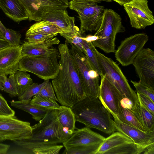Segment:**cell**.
<instances>
[{
  "label": "cell",
  "instance_id": "1",
  "mask_svg": "<svg viewBox=\"0 0 154 154\" xmlns=\"http://www.w3.org/2000/svg\"><path fill=\"white\" fill-rule=\"evenodd\" d=\"M58 48L60 58V69L51 83L58 102L61 105L72 108L87 96L68 44H60Z\"/></svg>",
  "mask_w": 154,
  "mask_h": 154
},
{
  "label": "cell",
  "instance_id": "2",
  "mask_svg": "<svg viewBox=\"0 0 154 154\" xmlns=\"http://www.w3.org/2000/svg\"><path fill=\"white\" fill-rule=\"evenodd\" d=\"M76 121L110 134L117 131L111 114L98 98L86 97L72 108Z\"/></svg>",
  "mask_w": 154,
  "mask_h": 154
},
{
  "label": "cell",
  "instance_id": "3",
  "mask_svg": "<svg viewBox=\"0 0 154 154\" xmlns=\"http://www.w3.org/2000/svg\"><path fill=\"white\" fill-rule=\"evenodd\" d=\"M32 128L31 138L16 141L14 143L58 144L71 136L60 122L56 109H48L45 116Z\"/></svg>",
  "mask_w": 154,
  "mask_h": 154
},
{
  "label": "cell",
  "instance_id": "4",
  "mask_svg": "<svg viewBox=\"0 0 154 154\" xmlns=\"http://www.w3.org/2000/svg\"><path fill=\"white\" fill-rule=\"evenodd\" d=\"M125 31L120 16L111 9H105L100 26L94 35L97 39L92 43L105 53L114 52L117 34Z\"/></svg>",
  "mask_w": 154,
  "mask_h": 154
},
{
  "label": "cell",
  "instance_id": "5",
  "mask_svg": "<svg viewBox=\"0 0 154 154\" xmlns=\"http://www.w3.org/2000/svg\"><path fill=\"white\" fill-rule=\"evenodd\" d=\"M95 52L102 75H104L121 94L130 99L135 109L140 106L137 94L131 88L128 81L116 62L98 51Z\"/></svg>",
  "mask_w": 154,
  "mask_h": 154
},
{
  "label": "cell",
  "instance_id": "6",
  "mask_svg": "<svg viewBox=\"0 0 154 154\" xmlns=\"http://www.w3.org/2000/svg\"><path fill=\"white\" fill-rule=\"evenodd\" d=\"M59 57L58 51L43 56L22 57L19 61V69L34 74L45 81L53 79L59 70Z\"/></svg>",
  "mask_w": 154,
  "mask_h": 154
},
{
  "label": "cell",
  "instance_id": "7",
  "mask_svg": "<svg viewBox=\"0 0 154 154\" xmlns=\"http://www.w3.org/2000/svg\"><path fill=\"white\" fill-rule=\"evenodd\" d=\"M69 7L78 14L82 35L86 31H96L101 25L105 9L97 3L86 0H71Z\"/></svg>",
  "mask_w": 154,
  "mask_h": 154
},
{
  "label": "cell",
  "instance_id": "8",
  "mask_svg": "<svg viewBox=\"0 0 154 154\" xmlns=\"http://www.w3.org/2000/svg\"><path fill=\"white\" fill-rule=\"evenodd\" d=\"M70 44L71 52L77 66L78 73L86 96L98 98L99 74L92 68L85 55L73 45Z\"/></svg>",
  "mask_w": 154,
  "mask_h": 154
},
{
  "label": "cell",
  "instance_id": "9",
  "mask_svg": "<svg viewBox=\"0 0 154 154\" xmlns=\"http://www.w3.org/2000/svg\"><path fill=\"white\" fill-rule=\"evenodd\" d=\"M0 135L5 140L14 141L30 139L32 136L29 122L14 116H0Z\"/></svg>",
  "mask_w": 154,
  "mask_h": 154
},
{
  "label": "cell",
  "instance_id": "10",
  "mask_svg": "<svg viewBox=\"0 0 154 154\" xmlns=\"http://www.w3.org/2000/svg\"><path fill=\"white\" fill-rule=\"evenodd\" d=\"M148 40V35L144 33L136 34L125 38L115 51L116 60L123 66L132 64Z\"/></svg>",
  "mask_w": 154,
  "mask_h": 154
},
{
  "label": "cell",
  "instance_id": "11",
  "mask_svg": "<svg viewBox=\"0 0 154 154\" xmlns=\"http://www.w3.org/2000/svg\"><path fill=\"white\" fill-rule=\"evenodd\" d=\"M23 7L29 21H40L50 12L58 9H67L68 0H18Z\"/></svg>",
  "mask_w": 154,
  "mask_h": 154
},
{
  "label": "cell",
  "instance_id": "12",
  "mask_svg": "<svg viewBox=\"0 0 154 154\" xmlns=\"http://www.w3.org/2000/svg\"><path fill=\"white\" fill-rule=\"evenodd\" d=\"M123 6L132 27L144 29L154 23V17L147 0H135Z\"/></svg>",
  "mask_w": 154,
  "mask_h": 154
},
{
  "label": "cell",
  "instance_id": "13",
  "mask_svg": "<svg viewBox=\"0 0 154 154\" xmlns=\"http://www.w3.org/2000/svg\"><path fill=\"white\" fill-rule=\"evenodd\" d=\"M140 79L139 82L154 89V52L143 48L132 64Z\"/></svg>",
  "mask_w": 154,
  "mask_h": 154
},
{
  "label": "cell",
  "instance_id": "14",
  "mask_svg": "<svg viewBox=\"0 0 154 154\" xmlns=\"http://www.w3.org/2000/svg\"><path fill=\"white\" fill-rule=\"evenodd\" d=\"M100 77L98 98L113 117L117 118L120 101L125 97L105 75Z\"/></svg>",
  "mask_w": 154,
  "mask_h": 154
},
{
  "label": "cell",
  "instance_id": "15",
  "mask_svg": "<svg viewBox=\"0 0 154 154\" xmlns=\"http://www.w3.org/2000/svg\"><path fill=\"white\" fill-rule=\"evenodd\" d=\"M21 45L10 46L0 51V74L7 76L19 70Z\"/></svg>",
  "mask_w": 154,
  "mask_h": 154
},
{
  "label": "cell",
  "instance_id": "16",
  "mask_svg": "<svg viewBox=\"0 0 154 154\" xmlns=\"http://www.w3.org/2000/svg\"><path fill=\"white\" fill-rule=\"evenodd\" d=\"M105 138L85 127L74 131L71 136L62 143L65 148L71 146L101 144Z\"/></svg>",
  "mask_w": 154,
  "mask_h": 154
},
{
  "label": "cell",
  "instance_id": "17",
  "mask_svg": "<svg viewBox=\"0 0 154 154\" xmlns=\"http://www.w3.org/2000/svg\"><path fill=\"white\" fill-rule=\"evenodd\" d=\"M113 117L115 126L117 131L130 138L134 143L144 147H147L154 143V131H143L122 122L115 117Z\"/></svg>",
  "mask_w": 154,
  "mask_h": 154
},
{
  "label": "cell",
  "instance_id": "18",
  "mask_svg": "<svg viewBox=\"0 0 154 154\" xmlns=\"http://www.w3.org/2000/svg\"><path fill=\"white\" fill-rule=\"evenodd\" d=\"M60 42L57 37H54L42 43H32L24 42L21 45L22 57H34L49 54L58 51L56 48H52L54 45L58 44Z\"/></svg>",
  "mask_w": 154,
  "mask_h": 154
},
{
  "label": "cell",
  "instance_id": "19",
  "mask_svg": "<svg viewBox=\"0 0 154 154\" xmlns=\"http://www.w3.org/2000/svg\"><path fill=\"white\" fill-rule=\"evenodd\" d=\"M42 20L51 23L66 33L72 32L75 25V18L69 15L66 9L53 11L48 14Z\"/></svg>",
  "mask_w": 154,
  "mask_h": 154
},
{
  "label": "cell",
  "instance_id": "20",
  "mask_svg": "<svg viewBox=\"0 0 154 154\" xmlns=\"http://www.w3.org/2000/svg\"><path fill=\"white\" fill-rule=\"evenodd\" d=\"M0 8L9 18L18 23L28 19L26 10L18 0H0Z\"/></svg>",
  "mask_w": 154,
  "mask_h": 154
},
{
  "label": "cell",
  "instance_id": "21",
  "mask_svg": "<svg viewBox=\"0 0 154 154\" xmlns=\"http://www.w3.org/2000/svg\"><path fill=\"white\" fill-rule=\"evenodd\" d=\"M134 142L129 137L119 132H114L106 138L101 144L96 154H106L109 150L123 144Z\"/></svg>",
  "mask_w": 154,
  "mask_h": 154
},
{
  "label": "cell",
  "instance_id": "22",
  "mask_svg": "<svg viewBox=\"0 0 154 154\" xmlns=\"http://www.w3.org/2000/svg\"><path fill=\"white\" fill-rule=\"evenodd\" d=\"M58 119L65 131L71 135L75 128V115L72 108L64 106H60L57 109Z\"/></svg>",
  "mask_w": 154,
  "mask_h": 154
},
{
  "label": "cell",
  "instance_id": "23",
  "mask_svg": "<svg viewBox=\"0 0 154 154\" xmlns=\"http://www.w3.org/2000/svg\"><path fill=\"white\" fill-rule=\"evenodd\" d=\"M31 100L18 101L12 100L10 102L12 106L28 112L32 116V119L39 121L45 116L48 110L31 104Z\"/></svg>",
  "mask_w": 154,
  "mask_h": 154
},
{
  "label": "cell",
  "instance_id": "24",
  "mask_svg": "<svg viewBox=\"0 0 154 154\" xmlns=\"http://www.w3.org/2000/svg\"><path fill=\"white\" fill-rule=\"evenodd\" d=\"M64 32L60 28L51 23L42 20L36 22L31 26L25 34H58Z\"/></svg>",
  "mask_w": 154,
  "mask_h": 154
},
{
  "label": "cell",
  "instance_id": "25",
  "mask_svg": "<svg viewBox=\"0 0 154 154\" xmlns=\"http://www.w3.org/2000/svg\"><path fill=\"white\" fill-rule=\"evenodd\" d=\"M139 102L140 106L132 112L146 132H153L154 115L147 110L140 101Z\"/></svg>",
  "mask_w": 154,
  "mask_h": 154
},
{
  "label": "cell",
  "instance_id": "26",
  "mask_svg": "<svg viewBox=\"0 0 154 154\" xmlns=\"http://www.w3.org/2000/svg\"><path fill=\"white\" fill-rule=\"evenodd\" d=\"M116 118L123 123L136 128L143 131L146 132L132 112L129 109L122 106L120 103Z\"/></svg>",
  "mask_w": 154,
  "mask_h": 154
},
{
  "label": "cell",
  "instance_id": "27",
  "mask_svg": "<svg viewBox=\"0 0 154 154\" xmlns=\"http://www.w3.org/2000/svg\"><path fill=\"white\" fill-rule=\"evenodd\" d=\"M146 147L139 145L134 142L126 143L109 150L106 154H143Z\"/></svg>",
  "mask_w": 154,
  "mask_h": 154
},
{
  "label": "cell",
  "instance_id": "28",
  "mask_svg": "<svg viewBox=\"0 0 154 154\" xmlns=\"http://www.w3.org/2000/svg\"><path fill=\"white\" fill-rule=\"evenodd\" d=\"M81 42L85 49V54L88 61L93 69L98 72L100 76L102 73L96 53L95 47L91 42H88L82 39Z\"/></svg>",
  "mask_w": 154,
  "mask_h": 154
},
{
  "label": "cell",
  "instance_id": "29",
  "mask_svg": "<svg viewBox=\"0 0 154 154\" xmlns=\"http://www.w3.org/2000/svg\"><path fill=\"white\" fill-rule=\"evenodd\" d=\"M14 77L19 95L33 83L30 75L24 71H17L14 73Z\"/></svg>",
  "mask_w": 154,
  "mask_h": 154
},
{
  "label": "cell",
  "instance_id": "30",
  "mask_svg": "<svg viewBox=\"0 0 154 154\" xmlns=\"http://www.w3.org/2000/svg\"><path fill=\"white\" fill-rule=\"evenodd\" d=\"M59 34L61 36L64 38L69 44H72L84 54H85V49L81 42L82 34L80 29L78 26L75 25L71 32H63Z\"/></svg>",
  "mask_w": 154,
  "mask_h": 154
},
{
  "label": "cell",
  "instance_id": "31",
  "mask_svg": "<svg viewBox=\"0 0 154 154\" xmlns=\"http://www.w3.org/2000/svg\"><path fill=\"white\" fill-rule=\"evenodd\" d=\"M55 100L50 98L36 95L30 101L31 104L48 110L58 109L60 106Z\"/></svg>",
  "mask_w": 154,
  "mask_h": 154
},
{
  "label": "cell",
  "instance_id": "32",
  "mask_svg": "<svg viewBox=\"0 0 154 154\" xmlns=\"http://www.w3.org/2000/svg\"><path fill=\"white\" fill-rule=\"evenodd\" d=\"M101 144L87 146H73L66 148L63 153L66 154H96Z\"/></svg>",
  "mask_w": 154,
  "mask_h": 154
},
{
  "label": "cell",
  "instance_id": "33",
  "mask_svg": "<svg viewBox=\"0 0 154 154\" xmlns=\"http://www.w3.org/2000/svg\"><path fill=\"white\" fill-rule=\"evenodd\" d=\"M47 82L45 80L43 82L38 84V83H33L21 94L18 96L19 100H31V98L36 95Z\"/></svg>",
  "mask_w": 154,
  "mask_h": 154
},
{
  "label": "cell",
  "instance_id": "34",
  "mask_svg": "<svg viewBox=\"0 0 154 154\" xmlns=\"http://www.w3.org/2000/svg\"><path fill=\"white\" fill-rule=\"evenodd\" d=\"M2 33L5 39L12 46H17L20 45V38L21 35L19 32L12 29L5 28Z\"/></svg>",
  "mask_w": 154,
  "mask_h": 154
},
{
  "label": "cell",
  "instance_id": "35",
  "mask_svg": "<svg viewBox=\"0 0 154 154\" xmlns=\"http://www.w3.org/2000/svg\"><path fill=\"white\" fill-rule=\"evenodd\" d=\"M14 74L10 75L8 78H6L3 85V91L8 93L11 97H18L19 95L14 79Z\"/></svg>",
  "mask_w": 154,
  "mask_h": 154
},
{
  "label": "cell",
  "instance_id": "36",
  "mask_svg": "<svg viewBox=\"0 0 154 154\" xmlns=\"http://www.w3.org/2000/svg\"><path fill=\"white\" fill-rule=\"evenodd\" d=\"M137 94H142L149 97L154 102V89L142 83L131 80Z\"/></svg>",
  "mask_w": 154,
  "mask_h": 154
},
{
  "label": "cell",
  "instance_id": "37",
  "mask_svg": "<svg viewBox=\"0 0 154 154\" xmlns=\"http://www.w3.org/2000/svg\"><path fill=\"white\" fill-rule=\"evenodd\" d=\"M58 34H25V39L26 41L32 43H42L46 41L53 38Z\"/></svg>",
  "mask_w": 154,
  "mask_h": 154
},
{
  "label": "cell",
  "instance_id": "38",
  "mask_svg": "<svg viewBox=\"0 0 154 154\" xmlns=\"http://www.w3.org/2000/svg\"><path fill=\"white\" fill-rule=\"evenodd\" d=\"M36 95L52 98L58 101L52 83L49 79L47 80L45 84Z\"/></svg>",
  "mask_w": 154,
  "mask_h": 154
},
{
  "label": "cell",
  "instance_id": "39",
  "mask_svg": "<svg viewBox=\"0 0 154 154\" xmlns=\"http://www.w3.org/2000/svg\"><path fill=\"white\" fill-rule=\"evenodd\" d=\"M15 111L8 105L7 101L0 94V116H14Z\"/></svg>",
  "mask_w": 154,
  "mask_h": 154
},
{
  "label": "cell",
  "instance_id": "40",
  "mask_svg": "<svg viewBox=\"0 0 154 154\" xmlns=\"http://www.w3.org/2000/svg\"><path fill=\"white\" fill-rule=\"evenodd\" d=\"M137 94L139 101L147 110L154 115V102L149 97L143 94Z\"/></svg>",
  "mask_w": 154,
  "mask_h": 154
},
{
  "label": "cell",
  "instance_id": "41",
  "mask_svg": "<svg viewBox=\"0 0 154 154\" xmlns=\"http://www.w3.org/2000/svg\"><path fill=\"white\" fill-rule=\"evenodd\" d=\"M120 105L123 108L128 109L134 112L135 109L132 101L126 97L122 98L120 101Z\"/></svg>",
  "mask_w": 154,
  "mask_h": 154
},
{
  "label": "cell",
  "instance_id": "42",
  "mask_svg": "<svg viewBox=\"0 0 154 154\" xmlns=\"http://www.w3.org/2000/svg\"><path fill=\"white\" fill-rule=\"evenodd\" d=\"M143 154H154V143L151 144L145 149Z\"/></svg>",
  "mask_w": 154,
  "mask_h": 154
},
{
  "label": "cell",
  "instance_id": "43",
  "mask_svg": "<svg viewBox=\"0 0 154 154\" xmlns=\"http://www.w3.org/2000/svg\"><path fill=\"white\" fill-rule=\"evenodd\" d=\"M10 147L9 145L0 143V154L7 153Z\"/></svg>",
  "mask_w": 154,
  "mask_h": 154
},
{
  "label": "cell",
  "instance_id": "44",
  "mask_svg": "<svg viewBox=\"0 0 154 154\" xmlns=\"http://www.w3.org/2000/svg\"><path fill=\"white\" fill-rule=\"evenodd\" d=\"M10 46H12L6 40L0 37V51L5 48Z\"/></svg>",
  "mask_w": 154,
  "mask_h": 154
},
{
  "label": "cell",
  "instance_id": "45",
  "mask_svg": "<svg viewBox=\"0 0 154 154\" xmlns=\"http://www.w3.org/2000/svg\"><path fill=\"white\" fill-rule=\"evenodd\" d=\"M81 38L88 42H91L96 40L97 39V37L94 35H88L85 37L82 36Z\"/></svg>",
  "mask_w": 154,
  "mask_h": 154
},
{
  "label": "cell",
  "instance_id": "46",
  "mask_svg": "<svg viewBox=\"0 0 154 154\" xmlns=\"http://www.w3.org/2000/svg\"><path fill=\"white\" fill-rule=\"evenodd\" d=\"M118 3L121 5L124 6L128 4L135 0H111Z\"/></svg>",
  "mask_w": 154,
  "mask_h": 154
},
{
  "label": "cell",
  "instance_id": "47",
  "mask_svg": "<svg viewBox=\"0 0 154 154\" xmlns=\"http://www.w3.org/2000/svg\"><path fill=\"white\" fill-rule=\"evenodd\" d=\"M7 78V76L0 74V90L4 91L3 85Z\"/></svg>",
  "mask_w": 154,
  "mask_h": 154
},
{
  "label": "cell",
  "instance_id": "48",
  "mask_svg": "<svg viewBox=\"0 0 154 154\" xmlns=\"http://www.w3.org/2000/svg\"><path fill=\"white\" fill-rule=\"evenodd\" d=\"M88 1H92L94 2L97 3L100 2H111L112 1L111 0H86Z\"/></svg>",
  "mask_w": 154,
  "mask_h": 154
},
{
  "label": "cell",
  "instance_id": "49",
  "mask_svg": "<svg viewBox=\"0 0 154 154\" xmlns=\"http://www.w3.org/2000/svg\"><path fill=\"white\" fill-rule=\"evenodd\" d=\"M6 27L1 22L0 20V29L2 33V32Z\"/></svg>",
  "mask_w": 154,
  "mask_h": 154
},
{
  "label": "cell",
  "instance_id": "50",
  "mask_svg": "<svg viewBox=\"0 0 154 154\" xmlns=\"http://www.w3.org/2000/svg\"><path fill=\"white\" fill-rule=\"evenodd\" d=\"M0 37L5 39L4 36V35H3V33H2V32L1 31L0 29Z\"/></svg>",
  "mask_w": 154,
  "mask_h": 154
},
{
  "label": "cell",
  "instance_id": "51",
  "mask_svg": "<svg viewBox=\"0 0 154 154\" xmlns=\"http://www.w3.org/2000/svg\"><path fill=\"white\" fill-rule=\"evenodd\" d=\"M5 140L4 139L1 137V136L0 135V142L2 141Z\"/></svg>",
  "mask_w": 154,
  "mask_h": 154
}]
</instances>
